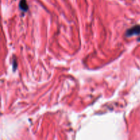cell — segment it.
<instances>
[{"label": "cell", "mask_w": 140, "mask_h": 140, "mask_svg": "<svg viewBox=\"0 0 140 140\" xmlns=\"http://www.w3.org/2000/svg\"><path fill=\"white\" fill-rule=\"evenodd\" d=\"M19 7H20L21 10H23V11H27L28 10V6L27 4L26 0H21Z\"/></svg>", "instance_id": "7a4b0ae2"}, {"label": "cell", "mask_w": 140, "mask_h": 140, "mask_svg": "<svg viewBox=\"0 0 140 140\" xmlns=\"http://www.w3.org/2000/svg\"><path fill=\"white\" fill-rule=\"evenodd\" d=\"M140 33V26L139 25H136V26H134L132 28L129 29V30H127V33L126 35L127 36H132L133 35H138Z\"/></svg>", "instance_id": "6da1fadb"}]
</instances>
